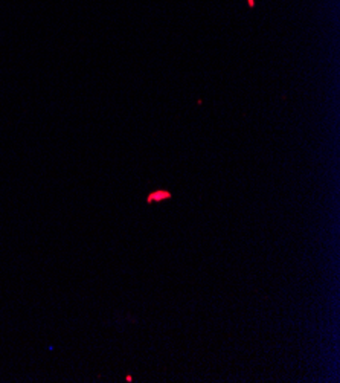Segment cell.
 <instances>
[{
	"mask_svg": "<svg viewBox=\"0 0 340 383\" xmlns=\"http://www.w3.org/2000/svg\"><path fill=\"white\" fill-rule=\"evenodd\" d=\"M168 199H171V193H169V191L159 189V191H154V193L148 194V197H146V203L162 202V200H168Z\"/></svg>",
	"mask_w": 340,
	"mask_h": 383,
	"instance_id": "obj_1",
	"label": "cell"
}]
</instances>
